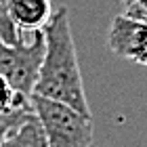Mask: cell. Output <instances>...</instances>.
Returning a JSON list of instances; mask_svg holds the SVG:
<instances>
[{
	"instance_id": "1",
	"label": "cell",
	"mask_w": 147,
	"mask_h": 147,
	"mask_svg": "<svg viewBox=\"0 0 147 147\" xmlns=\"http://www.w3.org/2000/svg\"><path fill=\"white\" fill-rule=\"evenodd\" d=\"M42 32L44 57L32 95L59 101L84 116H90L67 6H59V11L53 13Z\"/></svg>"
},
{
	"instance_id": "2",
	"label": "cell",
	"mask_w": 147,
	"mask_h": 147,
	"mask_svg": "<svg viewBox=\"0 0 147 147\" xmlns=\"http://www.w3.org/2000/svg\"><path fill=\"white\" fill-rule=\"evenodd\" d=\"M36 118L40 120L49 147H90L92 145V116H84L69 105L32 95Z\"/></svg>"
},
{
	"instance_id": "3",
	"label": "cell",
	"mask_w": 147,
	"mask_h": 147,
	"mask_svg": "<svg viewBox=\"0 0 147 147\" xmlns=\"http://www.w3.org/2000/svg\"><path fill=\"white\" fill-rule=\"evenodd\" d=\"M44 57V32H19L17 44L0 40V76L21 95L32 97Z\"/></svg>"
},
{
	"instance_id": "4",
	"label": "cell",
	"mask_w": 147,
	"mask_h": 147,
	"mask_svg": "<svg viewBox=\"0 0 147 147\" xmlns=\"http://www.w3.org/2000/svg\"><path fill=\"white\" fill-rule=\"evenodd\" d=\"M107 46L116 57L147 65V23L120 15L111 21Z\"/></svg>"
},
{
	"instance_id": "5",
	"label": "cell",
	"mask_w": 147,
	"mask_h": 147,
	"mask_svg": "<svg viewBox=\"0 0 147 147\" xmlns=\"http://www.w3.org/2000/svg\"><path fill=\"white\" fill-rule=\"evenodd\" d=\"M9 13L19 32H36L53 17V4L51 0H11Z\"/></svg>"
},
{
	"instance_id": "6",
	"label": "cell",
	"mask_w": 147,
	"mask_h": 147,
	"mask_svg": "<svg viewBox=\"0 0 147 147\" xmlns=\"http://www.w3.org/2000/svg\"><path fill=\"white\" fill-rule=\"evenodd\" d=\"M30 116H34L30 97L17 92L0 76V122H4L9 128H15L17 124H21Z\"/></svg>"
},
{
	"instance_id": "7",
	"label": "cell",
	"mask_w": 147,
	"mask_h": 147,
	"mask_svg": "<svg viewBox=\"0 0 147 147\" xmlns=\"http://www.w3.org/2000/svg\"><path fill=\"white\" fill-rule=\"evenodd\" d=\"M0 147H49L44 128L36 118V113L23 120L21 124H17L15 128H11Z\"/></svg>"
},
{
	"instance_id": "8",
	"label": "cell",
	"mask_w": 147,
	"mask_h": 147,
	"mask_svg": "<svg viewBox=\"0 0 147 147\" xmlns=\"http://www.w3.org/2000/svg\"><path fill=\"white\" fill-rule=\"evenodd\" d=\"M9 4H11V0H0V40L4 44H17L19 42V30L11 19Z\"/></svg>"
},
{
	"instance_id": "9",
	"label": "cell",
	"mask_w": 147,
	"mask_h": 147,
	"mask_svg": "<svg viewBox=\"0 0 147 147\" xmlns=\"http://www.w3.org/2000/svg\"><path fill=\"white\" fill-rule=\"evenodd\" d=\"M9 130H11L9 126H6L4 122H0V145H2V141H4V137L9 135Z\"/></svg>"
},
{
	"instance_id": "10",
	"label": "cell",
	"mask_w": 147,
	"mask_h": 147,
	"mask_svg": "<svg viewBox=\"0 0 147 147\" xmlns=\"http://www.w3.org/2000/svg\"><path fill=\"white\" fill-rule=\"evenodd\" d=\"M122 2H124V4H126V6H130V4H132V2H135V0H122Z\"/></svg>"
}]
</instances>
